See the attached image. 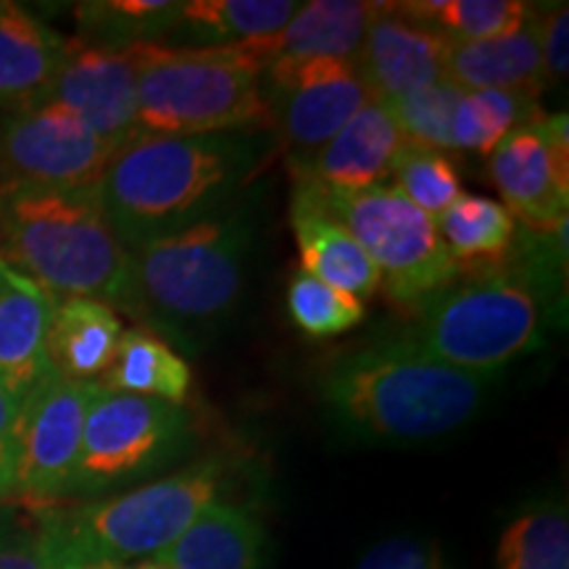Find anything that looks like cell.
I'll use <instances>...</instances> for the list:
<instances>
[{
  "instance_id": "1",
  "label": "cell",
  "mask_w": 569,
  "mask_h": 569,
  "mask_svg": "<svg viewBox=\"0 0 569 569\" xmlns=\"http://www.w3.org/2000/svg\"><path fill=\"white\" fill-rule=\"evenodd\" d=\"M251 151L230 134L138 132L113 151L96 188L127 251L211 217L243 180Z\"/></svg>"
},
{
  "instance_id": "2",
  "label": "cell",
  "mask_w": 569,
  "mask_h": 569,
  "mask_svg": "<svg viewBox=\"0 0 569 569\" xmlns=\"http://www.w3.org/2000/svg\"><path fill=\"white\" fill-rule=\"evenodd\" d=\"M493 377L432 361L390 338L340 356L322 375L332 419L372 440H430L459 430L486 403Z\"/></svg>"
},
{
  "instance_id": "3",
  "label": "cell",
  "mask_w": 569,
  "mask_h": 569,
  "mask_svg": "<svg viewBox=\"0 0 569 569\" xmlns=\"http://www.w3.org/2000/svg\"><path fill=\"white\" fill-rule=\"evenodd\" d=\"M0 259L56 298H96L130 311V251L96 193L0 184Z\"/></svg>"
},
{
  "instance_id": "4",
  "label": "cell",
  "mask_w": 569,
  "mask_h": 569,
  "mask_svg": "<svg viewBox=\"0 0 569 569\" xmlns=\"http://www.w3.org/2000/svg\"><path fill=\"white\" fill-rule=\"evenodd\" d=\"M248 222L211 213L130 251V311L174 340H196L232 315L243 293Z\"/></svg>"
},
{
  "instance_id": "5",
  "label": "cell",
  "mask_w": 569,
  "mask_h": 569,
  "mask_svg": "<svg viewBox=\"0 0 569 569\" xmlns=\"http://www.w3.org/2000/svg\"><path fill=\"white\" fill-rule=\"evenodd\" d=\"M130 51L140 132L196 138L267 122V67L256 40L217 48L134 42Z\"/></svg>"
},
{
  "instance_id": "6",
  "label": "cell",
  "mask_w": 569,
  "mask_h": 569,
  "mask_svg": "<svg viewBox=\"0 0 569 569\" xmlns=\"http://www.w3.org/2000/svg\"><path fill=\"white\" fill-rule=\"evenodd\" d=\"M222 469L201 461L122 496L80 507H40L34 530L63 569L153 559L217 501Z\"/></svg>"
},
{
  "instance_id": "7",
  "label": "cell",
  "mask_w": 569,
  "mask_h": 569,
  "mask_svg": "<svg viewBox=\"0 0 569 569\" xmlns=\"http://www.w3.org/2000/svg\"><path fill=\"white\" fill-rule=\"evenodd\" d=\"M543 303L517 269L469 274L409 311L398 340L427 359L469 375L493 377L538 346Z\"/></svg>"
},
{
  "instance_id": "8",
  "label": "cell",
  "mask_w": 569,
  "mask_h": 569,
  "mask_svg": "<svg viewBox=\"0 0 569 569\" xmlns=\"http://www.w3.org/2000/svg\"><path fill=\"white\" fill-rule=\"evenodd\" d=\"M303 188L336 222L353 234L380 272V290L398 309H417L459 280V267L440 238L436 219L417 209L396 184L367 190Z\"/></svg>"
},
{
  "instance_id": "9",
  "label": "cell",
  "mask_w": 569,
  "mask_h": 569,
  "mask_svg": "<svg viewBox=\"0 0 569 569\" xmlns=\"http://www.w3.org/2000/svg\"><path fill=\"white\" fill-rule=\"evenodd\" d=\"M188 438L190 419L177 403L98 386L84 415L69 493H101L146 478L172 461Z\"/></svg>"
},
{
  "instance_id": "10",
  "label": "cell",
  "mask_w": 569,
  "mask_h": 569,
  "mask_svg": "<svg viewBox=\"0 0 569 569\" xmlns=\"http://www.w3.org/2000/svg\"><path fill=\"white\" fill-rule=\"evenodd\" d=\"M267 122L290 153V167L317 153L327 140L375 101L356 61H277L264 71Z\"/></svg>"
},
{
  "instance_id": "11",
  "label": "cell",
  "mask_w": 569,
  "mask_h": 569,
  "mask_svg": "<svg viewBox=\"0 0 569 569\" xmlns=\"http://www.w3.org/2000/svg\"><path fill=\"white\" fill-rule=\"evenodd\" d=\"M117 148L53 103L17 111L0 124V174L24 188L96 193Z\"/></svg>"
},
{
  "instance_id": "12",
  "label": "cell",
  "mask_w": 569,
  "mask_h": 569,
  "mask_svg": "<svg viewBox=\"0 0 569 569\" xmlns=\"http://www.w3.org/2000/svg\"><path fill=\"white\" fill-rule=\"evenodd\" d=\"M98 382L67 380L48 369L21 398L13 496L48 503L67 496L80 457L82 425Z\"/></svg>"
},
{
  "instance_id": "13",
  "label": "cell",
  "mask_w": 569,
  "mask_h": 569,
  "mask_svg": "<svg viewBox=\"0 0 569 569\" xmlns=\"http://www.w3.org/2000/svg\"><path fill=\"white\" fill-rule=\"evenodd\" d=\"M488 177L517 227L536 234L569 222V122L565 113L507 134L488 156Z\"/></svg>"
},
{
  "instance_id": "14",
  "label": "cell",
  "mask_w": 569,
  "mask_h": 569,
  "mask_svg": "<svg viewBox=\"0 0 569 569\" xmlns=\"http://www.w3.org/2000/svg\"><path fill=\"white\" fill-rule=\"evenodd\" d=\"M74 113L113 148L140 132L138 124V67L127 48L96 46L71 38L63 46L59 74L46 101Z\"/></svg>"
},
{
  "instance_id": "15",
  "label": "cell",
  "mask_w": 569,
  "mask_h": 569,
  "mask_svg": "<svg viewBox=\"0 0 569 569\" xmlns=\"http://www.w3.org/2000/svg\"><path fill=\"white\" fill-rule=\"evenodd\" d=\"M448 40L409 21L396 3H375L356 67L375 101H396L443 80Z\"/></svg>"
},
{
  "instance_id": "16",
  "label": "cell",
  "mask_w": 569,
  "mask_h": 569,
  "mask_svg": "<svg viewBox=\"0 0 569 569\" xmlns=\"http://www.w3.org/2000/svg\"><path fill=\"white\" fill-rule=\"evenodd\" d=\"M403 134L382 101H369L317 153L296 163V182L319 190H367L390 177Z\"/></svg>"
},
{
  "instance_id": "17",
  "label": "cell",
  "mask_w": 569,
  "mask_h": 569,
  "mask_svg": "<svg viewBox=\"0 0 569 569\" xmlns=\"http://www.w3.org/2000/svg\"><path fill=\"white\" fill-rule=\"evenodd\" d=\"M56 296L0 259V386L24 398L46 377Z\"/></svg>"
},
{
  "instance_id": "18",
  "label": "cell",
  "mask_w": 569,
  "mask_h": 569,
  "mask_svg": "<svg viewBox=\"0 0 569 569\" xmlns=\"http://www.w3.org/2000/svg\"><path fill=\"white\" fill-rule=\"evenodd\" d=\"M443 80L469 90L519 92L538 101L546 90L536 6L517 32L498 40L448 42Z\"/></svg>"
},
{
  "instance_id": "19",
  "label": "cell",
  "mask_w": 569,
  "mask_h": 569,
  "mask_svg": "<svg viewBox=\"0 0 569 569\" xmlns=\"http://www.w3.org/2000/svg\"><path fill=\"white\" fill-rule=\"evenodd\" d=\"M63 46L24 6L0 0V109L27 111L46 101L59 74Z\"/></svg>"
},
{
  "instance_id": "20",
  "label": "cell",
  "mask_w": 569,
  "mask_h": 569,
  "mask_svg": "<svg viewBox=\"0 0 569 569\" xmlns=\"http://www.w3.org/2000/svg\"><path fill=\"white\" fill-rule=\"evenodd\" d=\"M290 224H293L303 272L351 293L359 301L372 298L380 290V272L365 248L298 184L290 203Z\"/></svg>"
},
{
  "instance_id": "21",
  "label": "cell",
  "mask_w": 569,
  "mask_h": 569,
  "mask_svg": "<svg viewBox=\"0 0 569 569\" xmlns=\"http://www.w3.org/2000/svg\"><path fill=\"white\" fill-rule=\"evenodd\" d=\"M264 528L251 511L213 501L163 549L167 569H261Z\"/></svg>"
},
{
  "instance_id": "22",
  "label": "cell",
  "mask_w": 569,
  "mask_h": 569,
  "mask_svg": "<svg viewBox=\"0 0 569 569\" xmlns=\"http://www.w3.org/2000/svg\"><path fill=\"white\" fill-rule=\"evenodd\" d=\"M122 332L113 306L96 298H56L48 327V367L67 380L96 382L109 369Z\"/></svg>"
},
{
  "instance_id": "23",
  "label": "cell",
  "mask_w": 569,
  "mask_h": 569,
  "mask_svg": "<svg viewBox=\"0 0 569 569\" xmlns=\"http://www.w3.org/2000/svg\"><path fill=\"white\" fill-rule=\"evenodd\" d=\"M375 3L367 0H309L293 13L284 30L267 38L269 67L277 61L348 59L356 61ZM267 67V69H269Z\"/></svg>"
},
{
  "instance_id": "24",
  "label": "cell",
  "mask_w": 569,
  "mask_h": 569,
  "mask_svg": "<svg viewBox=\"0 0 569 569\" xmlns=\"http://www.w3.org/2000/svg\"><path fill=\"white\" fill-rule=\"evenodd\" d=\"M436 224L459 272L469 274L501 269L515 251L519 230L507 206L493 198L467 193L448 206Z\"/></svg>"
},
{
  "instance_id": "25",
  "label": "cell",
  "mask_w": 569,
  "mask_h": 569,
  "mask_svg": "<svg viewBox=\"0 0 569 569\" xmlns=\"http://www.w3.org/2000/svg\"><path fill=\"white\" fill-rule=\"evenodd\" d=\"M96 382L113 393L159 398V401L182 407L190 393L193 372L167 340L151 330L134 327L122 332L109 369Z\"/></svg>"
},
{
  "instance_id": "26",
  "label": "cell",
  "mask_w": 569,
  "mask_h": 569,
  "mask_svg": "<svg viewBox=\"0 0 569 569\" xmlns=\"http://www.w3.org/2000/svg\"><path fill=\"white\" fill-rule=\"evenodd\" d=\"M298 9L293 0H190L172 34L198 42L196 48L264 40L280 34Z\"/></svg>"
},
{
  "instance_id": "27",
  "label": "cell",
  "mask_w": 569,
  "mask_h": 569,
  "mask_svg": "<svg viewBox=\"0 0 569 569\" xmlns=\"http://www.w3.org/2000/svg\"><path fill=\"white\" fill-rule=\"evenodd\" d=\"M396 11L443 34L448 42H482L517 32L532 6L522 0H411L396 3Z\"/></svg>"
},
{
  "instance_id": "28",
  "label": "cell",
  "mask_w": 569,
  "mask_h": 569,
  "mask_svg": "<svg viewBox=\"0 0 569 569\" xmlns=\"http://www.w3.org/2000/svg\"><path fill=\"white\" fill-rule=\"evenodd\" d=\"M540 119L543 111L528 96L503 90H469L461 96L453 113V151H472L488 159L507 134Z\"/></svg>"
},
{
  "instance_id": "29",
  "label": "cell",
  "mask_w": 569,
  "mask_h": 569,
  "mask_svg": "<svg viewBox=\"0 0 569 569\" xmlns=\"http://www.w3.org/2000/svg\"><path fill=\"white\" fill-rule=\"evenodd\" d=\"M496 569H569L565 503H536L519 511L498 538Z\"/></svg>"
},
{
  "instance_id": "30",
  "label": "cell",
  "mask_w": 569,
  "mask_h": 569,
  "mask_svg": "<svg viewBox=\"0 0 569 569\" xmlns=\"http://www.w3.org/2000/svg\"><path fill=\"white\" fill-rule=\"evenodd\" d=\"M182 3L177 0H98L77 6L82 40L96 46L127 48L159 42L174 32Z\"/></svg>"
},
{
  "instance_id": "31",
  "label": "cell",
  "mask_w": 569,
  "mask_h": 569,
  "mask_svg": "<svg viewBox=\"0 0 569 569\" xmlns=\"http://www.w3.org/2000/svg\"><path fill=\"white\" fill-rule=\"evenodd\" d=\"M393 184L427 217L438 219L461 196L457 163L446 151L403 142L390 167Z\"/></svg>"
},
{
  "instance_id": "32",
  "label": "cell",
  "mask_w": 569,
  "mask_h": 569,
  "mask_svg": "<svg viewBox=\"0 0 569 569\" xmlns=\"http://www.w3.org/2000/svg\"><path fill=\"white\" fill-rule=\"evenodd\" d=\"M288 315L306 338L325 340L361 325L365 303L301 269L288 282Z\"/></svg>"
},
{
  "instance_id": "33",
  "label": "cell",
  "mask_w": 569,
  "mask_h": 569,
  "mask_svg": "<svg viewBox=\"0 0 569 569\" xmlns=\"http://www.w3.org/2000/svg\"><path fill=\"white\" fill-rule=\"evenodd\" d=\"M461 96H465V90L457 88L453 82L440 80L432 88L396 98V101H386V106L390 117L396 119L403 140L448 153L453 151L451 127Z\"/></svg>"
},
{
  "instance_id": "34",
  "label": "cell",
  "mask_w": 569,
  "mask_h": 569,
  "mask_svg": "<svg viewBox=\"0 0 569 569\" xmlns=\"http://www.w3.org/2000/svg\"><path fill=\"white\" fill-rule=\"evenodd\" d=\"M356 569H448L443 551L436 540L398 536L380 540L365 557L359 559Z\"/></svg>"
},
{
  "instance_id": "35",
  "label": "cell",
  "mask_w": 569,
  "mask_h": 569,
  "mask_svg": "<svg viewBox=\"0 0 569 569\" xmlns=\"http://www.w3.org/2000/svg\"><path fill=\"white\" fill-rule=\"evenodd\" d=\"M540 61H543L546 88L567 80L569 74V6L553 3L549 9H536Z\"/></svg>"
},
{
  "instance_id": "36",
  "label": "cell",
  "mask_w": 569,
  "mask_h": 569,
  "mask_svg": "<svg viewBox=\"0 0 569 569\" xmlns=\"http://www.w3.org/2000/svg\"><path fill=\"white\" fill-rule=\"evenodd\" d=\"M0 569H63L38 536L19 525L0 519Z\"/></svg>"
},
{
  "instance_id": "37",
  "label": "cell",
  "mask_w": 569,
  "mask_h": 569,
  "mask_svg": "<svg viewBox=\"0 0 569 569\" xmlns=\"http://www.w3.org/2000/svg\"><path fill=\"white\" fill-rule=\"evenodd\" d=\"M21 398L0 386V498L13 496L17 475V422Z\"/></svg>"
},
{
  "instance_id": "38",
  "label": "cell",
  "mask_w": 569,
  "mask_h": 569,
  "mask_svg": "<svg viewBox=\"0 0 569 569\" xmlns=\"http://www.w3.org/2000/svg\"><path fill=\"white\" fill-rule=\"evenodd\" d=\"M80 569H167V567L156 559H142V561H127V565H90Z\"/></svg>"
}]
</instances>
